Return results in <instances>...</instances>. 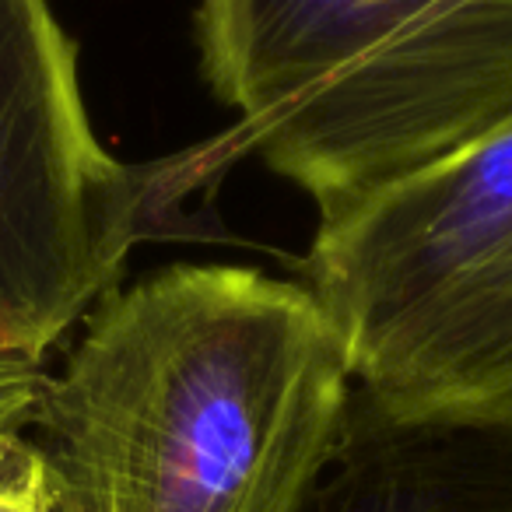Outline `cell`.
<instances>
[{"label":"cell","instance_id":"cell-1","mask_svg":"<svg viewBox=\"0 0 512 512\" xmlns=\"http://www.w3.org/2000/svg\"><path fill=\"white\" fill-rule=\"evenodd\" d=\"M351 390L306 281L169 264L95 302L29 432L53 512H302Z\"/></svg>","mask_w":512,"mask_h":512},{"label":"cell","instance_id":"cell-2","mask_svg":"<svg viewBox=\"0 0 512 512\" xmlns=\"http://www.w3.org/2000/svg\"><path fill=\"white\" fill-rule=\"evenodd\" d=\"M197 43L246 144L320 218L512 113V0H200Z\"/></svg>","mask_w":512,"mask_h":512},{"label":"cell","instance_id":"cell-3","mask_svg":"<svg viewBox=\"0 0 512 512\" xmlns=\"http://www.w3.org/2000/svg\"><path fill=\"white\" fill-rule=\"evenodd\" d=\"M302 281L372 400L512 407V113L327 214Z\"/></svg>","mask_w":512,"mask_h":512},{"label":"cell","instance_id":"cell-4","mask_svg":"<svg viewBox=\"0 0 512 512\" xmlns=\"http://www.w3.org/2000/svg\"><path fill=\"white\" fill-rule=\"evenodd\" d=\"M148 176L106 151L50 0H0V355L46 351L120 285Z\"/></svg>","mask_w":512,"mask_h":512},{"label":"cell","instance_id":"cell-5","mask_svg":"<svg viewBox=\"0 0 512 512\" xmlns=\"http://www.w3.org/2000/svg\"><path fill=\"white\" fill-rule=\"evenodd\" d=\"M302 512H512V407L400 411L355 386Z\"/></svg>","mask_w":512,"mask_h":512},{"label":"cell","instance_id":"cell-6","mask_svg":"<svg viewBox=\"0 0 512 512\" xmlns=\"http://www.w3.org/2000/svg\"><path fill=\"white\" fill-rule=\"evenodd\" d=\"M0 512H53L46 463L29 432L0 435Z\"/></svg>","mask_w":512,"mask_h":512},{"label":"cell","instance_id":"cell-7","mask_svg":"<svg viewBox=\"0 0 512 512\" xmlns=\"http://www.w3.org/2000/svg\"><path fill=\"white\" fill-rule=\"evenodd\" d=\"M43 383V362L22 355H0V435L29 432Z\"/></svg>","mask_w":512,"mask_h":512}]
</instances>
